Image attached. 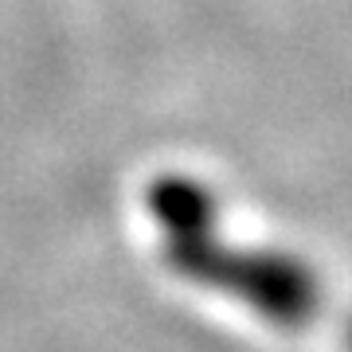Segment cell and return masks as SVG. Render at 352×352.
<instances>
[{
	"label": "cell",
	"instance_id": "obj_1",
	"mask_svg": "<svg viewBox=\"0 0 352 352\" xmlns=\"http://www.w3.org/2000/svg\"><path fill=\"white\" fill-rule=\"evenodd\" d=\"M176 258L188 274L231 289L235 298H243L274 325H305L321 298L314 274L286 254H231L208 247L204 235H192V239L176 243Z\"/></svg>",
	"mask_w": 352,
	"mask_h": 352
},
{
	"label": "cell",
	"instance_id": "obj_2",
	"mask_svg": "<svg viewBox=\"0 0 352 352\" xmlns=\"http://www.w3.org/2000/svg\"><path fill=\"white\" fill-rule=\"evenodd\" d=\"M157 212H161V219H168V227H176L180 235L192 239V235H204V227L212 219V204L192 184H161Z\"/></svg>",
	"mask_w": 352,
	"mask_h": 352
},
{
	"label": "cell",
	"instance_id": "obj_3",
	"mask_svg": "<svg viewBox=\"0 0 352 352\" xmlns=\"http://www.w3.org/2000/svg\"><path fill=\"white\" fill-rule=\"evenodd\" d=\"M349 349H352V329H349Z\"/></svg>",
	"mask_w": 352,
	"mask_h": 352
}]
</instances>
